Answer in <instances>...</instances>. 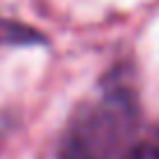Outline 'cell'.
Segmentation results:
<instances>
[{
  "mask_svg": "<svg viewBox=\"0 0 159 159\" xmlns=\"http://www.w3.org/2000/svg\"><path fill=\"white\" fill-rule=\"evenodd\" d=\"M108 124L112 122L98 112L73 124L61 143V159H108L115 145L112 129L108 131Z\"/></svg>",
  "mask_w": 159,
  "mask_h": 159,
  "instance_id": "cell-1",
  "label": "cell"
},
{
  "mask_svg": "<svg viewBox=\"0 0 159 159\" xmlns=\"http://www.w3.org/2000/svg\"><path fill=\"white\" fill-rule=\"evenodd\" d=\"M33 42H45V38L24 24L0 19V45H33Z\"/></svg>",
  "mask_w": 159,
  "mask_h": 159,
  "instance_id": "cell-2",
  "label": "cell"
},
{
  "mask_svg": "<svg viewBox=\"0 0 159 159\" xmlns=\"http://www.w3.org/2000/svg\"><path fill=\"white\" fill-rule=\"evenodd\" d=\"M124 159H159V148L157 145H136L126 152Z\"/></svg>",
  "mask_w": 159,
  "mask_h": 159,
  "instance_id": "cell-3",
  "label": "cell"
}]
</instances>
